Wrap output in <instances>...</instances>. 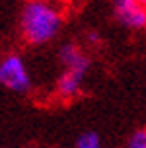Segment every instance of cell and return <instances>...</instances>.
<instances>
[{
    "label": "cell",
    "mask_w": 146,
    "mask_h": 148,
    "mask_svg": "<svg viewBox=\"0 0 146 148\" xmlns=\"http://www.w3.org/2000/svg\"><path fill=\"white\" fill-rule=\"evenodd\" d=\"M84 80H86V76H82V74L62 70V74L57 80V86H55V96L60 101H70L74 97H78L82 94V90H84L82 88Z\"/></svg>",
    "instance_id": "5"
},
{
    "label": "cell",
    "mask_w": 146,
    "mask_h": 148,
    "mask_svg": "<svg viewBox=\"0 0 146 148\" xmlns=\"http://www.w3.org/2000/svg\"><path fill=\"white\" fill-rule=\"evenodd\" d=\"M86 41L88 43H92V45H95V43H99V41H101V35H99V33H97V31H88L86 33Z\"/></svg>",
    "instance_id": "8"
},
{
    "label": "cell",
    "mask_w": 146,
    "mask_h": 148,
    "mask_svg": "<svg viewBox=\"0 0 146 148\" xmlns=\"http://www.w3.org/2000/svg\"><path fill=\"white\" fill-rule=\"evenodd\" d=\"M58 60L62 64V70L76 72V74H82V76H88L90 66H92L90 57L86 55V51L76 43H64L58 49Z\"/></svg>",
    "instance_id": "4"
},
{
    "label": "cell",
    "mask_w": 146,
    "mask_h": 148,
    "mask_svg": "<svg viewBox=\"0 0 146 148\" xmlns=\"http://www.w3.org/2000/svg\"><path fill=\"white\" fill-rule=\"evenodd\" d=\"M136 2H138V4H142V6L146 8V0H136Z\"/></svg>",
    "instance_id": "9"
},
{
    "label": "cell",
    "mask_w": 146,
    "mask_h": 148,
    "mask_svg": "<svg viewBox=\"0 0 146 148\" xmlns=\"http://www.w3.org/2000/svg\"><path fill=\"white\" fill-rule=\"evenodd\" d=\"M62 10L49 0H25L20 10L18 31L29 47H43L55 41L62 29Z\"/></svg>",
    "instance_id": "1"
},
{
    "label": "cell",
    "mask_w": 146,
    "mask_h": 148,
    "mask_svg": "<svg viewBox=\"0 0 146 148\" xmlns=\"http://www.w3.org/2000/svg\"><path fill=\"white\" fill-rule=\"evenodd\" d=\"M49 2H57V0H49Z\"/></svg>",
    "instance_id": "10"
},
{
    "label": "cell",
    "mask_w": 146,
    "mask_h": 148,
    "mask_svg": "<svg viewBox=\"0 0 146 148\" xmlns=\"http://www.w3.org/2000/svg\"><path fill=\"white\" fill-rule=\"evenodd\" d=\"M117 22L131 31H146V8L136 0H109Z\"/></svg>",
    "instance_id": "3"
},
{
    "label": "cell",
    "mask_w": 146,
    "mask_h": 148,
    "mask_svg": "<svg viewBox=\"0 0 146 148\" xmlns=\"http://www.w3.org/2000/svg\"><path fill=\"white\" fill-rule=\"evenodd\" d=\"M125 148H146V127H140L129 134Z\"/></svg>",
    "instance_id": "7"
},
{
    "label": "cell",
    "mask_w": 146,
    "mask_h": 148,
    "mask_svg": "<svg viewBox=\"0 0 146 148\" xmlns=\"http://www.w3.org/2000/svg\"><path fill=\"white\" fill-rule=\"evenodd\" d=\"M76 148H107L103 144L101 136L95 133V131H86L78 136L76 140Z\"/></svg>",
    "instance_id": "6"
},
{
    "label": "cell",
    "mask_w": 146,
    "mask_h": 148,
    "mask_svg": "<svg viewBox=\"0 0 146 148\" xmlns=\"http://www.w3.org/2000/svg\"><path fill=\"white\" fill-rule=\"evenodd\" d=\"M0 86L14 94H29L33 88L31 72L23 57L16 51L2 55L0 59Z\"/></svg>",
    "instance_id": "2"
}]
</instances>
